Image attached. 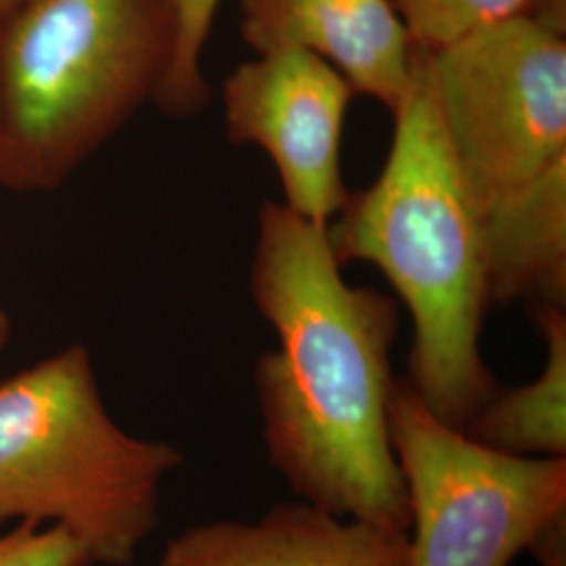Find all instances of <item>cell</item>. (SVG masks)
Instances as JSON below:
<instances>
[{"label": "cell", "instance_id": "6da1fadb", "mask_svg": "<svg viewBox=\"0 0 566 566\" xmlns=\"http://www.w3.org/2000/svg\"><path fill=\"white\" fill-rule=\"evenodd\" d=\"M340 266L327 227L263 203L250 290L277 336L254 365L264 449L304 502L409 533L388 430L399 311L382 292L346 282Z\"/></svg>", "mask_w": 566, "mask_h": 566}, {"label": "cell", "instance_id": "8fae6325", "mask_svg": "<svg viewBox=\"0 0 566 566\" xmlns=\"http://www.w3.org/2000/svg\"><path fill=\"white\" fill-rule=\"evenodd\" d=\"M546 346L539 376L516 388H497L465 422V437L518 458H566V308L533 306Z\"/></svg>", "mask_w": 566, "mask_h": 566}, {"label": "cell", "instance_id": "7a4b0ae2", "mask_svg": "<svg viewBox=\"0 0 566 566\" xmlns=\"http://www.w3.org/2000/svg\"><path fill=\"white\" fill-rule=\"evenodd\" d=\"M395 118L385 168L350 193L334 229L340 264L378 266L413 322L407 385L446 424L465 422L500 388L481 355L486 306L481 210L453 163L422 63Z\"/></svg>", "mask_w": 566, "mask_h": 566}, {"label": "cell", "instance_id": "52a82bcc", "mask_svg": "<svg viewBox=\"0 0 566 566\" xmlns=\"http://www.w3.org/2000/svg\"><path fill=\"white\" fill-rule=\"evenodd\" d=\"M355 88L304 49H273L240 63L223 86L227 137L256 145L275 164L285 206L327 227L350 198L343 133Z\"/></svg>", "mask_w": 566, "mask_h": 566}, {"label": "cell", "instance_id": "4fadbf2b", "mask_svg": "<svg viewBox=\"0 0 566 566\" xmlns=\"http://www.w3.org/2000/svg\"><path fill=\"white\" fill-rule=\"evenodd\" d=\"M418 49H439L489 23L526 13V0H390Z\"/></svg>", "mask_w": 566, "mask_h": 566}, {"label": "cell", "instance_id": "ac0fdd59", "mask_svg": "<svg viewBox=\"0 0 566 566\" xmlns=\"http://www.w3.org/2000/svg\"><path fill=\"white\" fill-rule=\"evenodd\" d=\"M28 0H0V23L11 18Z\"/></svg>", "mask_w": 566, "mask_h": 566}, {"label": "cell", "instance_id": "9a60e30c", "mask_svg": "<svg viewBox=\"0 0 566 566\" xmlns=\"http://www.w3.org/2000/svg\"><path fill=\"white\" fill-rule=\"evenodd\" d=\"M528 552L542 566H566V518L549 526Z\"/></svg>", "mask_w": 566, "mask_h": 566}, {"label": "cell", "instance_id": "e0dca14e", "mask_svg": "<svg viewBox=\"0 0 566 566\" xmlns=\"http://www.w3.org/2000/svg\"><path fill=\"white\" fill-rule=\"evenodd\" d=\"M11 332H13L11 319H9L7 311L0 306V353L7 348V344L11 340Z\"/></svg>", "mask_w": 566, "mask_h": 566}, {"label": "cell", "instance_id": "277c9868", "mask_svg": "<svg viewBox=\"0 0 566 566\" xmlns=\"http://www.w3.org/2000/svg\"><path fill=\"white\" fill-rule=\"evenodd\" d=\"M177 447L126 432L82 344L0 382V526H61L93 565H133L160 525Z\"/></svg>", "mask_w": 566, "mask_h": 566}, {"label": "cell", "instance_id": "5bb4252c", "mask_svg": "<svg viewBox=\"0 0 566 566\" xmlns=\"http://www.w3.org/2000/svg\"><path fill=\"white\" fill-rule=\"evenodd\" d=\"M0 566H95L86 547L61 526L20 523L0 533Z\"/></svg>", "mask_w": 566, "mask_h": 566}, {"label": "cell", "instance_id": "2e32d148", "mask_svg": "<svg viewBox=\"0 0 566 566\" xmlns=\"http://www.w3.org/2000/svg\"><path fill=\"white\" fill-rule=\"evenodd\" d=\"M526 15L566 34V0H526Z\"/></svg>", "mask_w": 566, "mask_h": 566}, {"label": "cell", "instance_id": "8992f818", "mask_svg": "<svg viewBox=\"0 0 566 566\" xmlns=\"http://www.w3.org/2000/svg\"><path fill=\"white\" fill-rule=\"evenodd\" d=\"M416 51L479 210L565 158L566 34L521 13Z\"/></svg>", "mask_w": 566, "mask_h": 566}, {"label": "cell", "instance_id": "ba28073f", "mask_svg": "<svg viewBox=\"0 0 566 566\" xmlns=\"http://www.w3.org/2000/svg\"><path fill=\"white\" fill-rule=\"evenodd\" d=\"M254 53L304 49L332 63L357 95L399 112L416 82V44L390 0H238Z\"/></svg>", "mask_w": 566, "mask_h": 566}, {"label": "cell", "instance_id": "7c38bea8", "mask_svg": "<svg viewBox=\"0 0 566 566\" xmlns=\"http://www.w3.org/2000/svg\"><path fill=\"white\" fill-rule=\"evenodd\" d=\"M223 0H175V49L156 105L172 118L200 114L210 102L202 60Z\"/></svg>", "mask_w": 566, "mask_h": 566}, {"label": "cell", "instance_id": "9c48e42d", "mask_svg": "<svg viewBox=\"0 0 566 566\" xmlns=\"http://www.w3.org/2000/svg\"><path fill=\"white\" fill-rule=\"evenodd\" d=\"M160 566H409L407 533L287 502L254 523L214 521L185 528Z\"/></svg>", "mask_w": 566, "mask_h": 566}, {"label": "cell", "instance_id": "30bf717a", "mask_svg": "<svg viewBox=\"0 0 566 566\" xmlns=\"http://www.w3.org/2000/svg\"><path fill=\"white\" fill-rule=\"evenodd\" d=\"M491 303L566 304V156L481 208Z\"/></svg>", "mask_w": 566, "mask_h": 566}, {"label": "cell", "instance_id": "5b68a950", "mask_svg": "<svg viewBox=\"0 0 566 566\" xmlns=\"http://www.w3.org/2000/svg\"><path fill=\"white\" fill-rule=\"evenodd\" d=\"M388 430L409 502V566H510L566 518V458H518L441 422L399 380Z\"/></svg>", "mask_w": 566, "mask_h": 566}, {"label": "cell", "instance_id": "3957f363", "mask_svg": "<svg viewBox=\"0 0 566 566\" xmlns=\"http://www.w3.org/2000/svg\"><path fill=\"white\" fill-rule=\"evenodd\" d=\"M175 0H28L0 23V189H60L156 102Z\"/></svg>", "mask_w": 566, "mask_h": 566}]
</instances>
